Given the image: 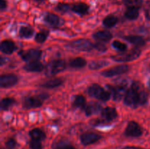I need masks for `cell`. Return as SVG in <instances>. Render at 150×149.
<instances>
[{
    "label": "cell",
    "mask_w": 150,
    "mask_h": 149,
    "mask_svg": "<svg viewBox=\"0 0 150 149\" xmlns=\"http://www.w3.org/2000/svg\"><path fill=\"white\" fill-rule=\"evenodd\" d=\"M128 65L127 64H122V65L116 66V67H112V68L109 69V70H104L100 73L101 75L104 76L106 77H111L114 76L120 75V74H123L129 71Z\"/></svg>",
    "instance_id": "8"
},
{
    "label": "cell",
    "mask_w": 150,
    "mask_h": 149,
    "mask_svg": "<svg viewBox=\"0 0 150 149\" xmlns=\"http://www.w3.org/2000/svg\"><path fill=\"white\" fill-rule=\"evenodd\" d=\"M112 46L114 47L115 49L118 50V51H122V52H125L127 48V45H126L125 44L120 42V41L119 40H114V42H112Z\"/></svg>",
    "instance_id": "32"
},
{
    "label": "cell",
    "mask_w": 150,
    "mask_h": 149,
    "mask_svg": "<svg viewBox=\"0 0 150 149\" xmlns=\"http://www.w3.org/2000/svg\"><path fill=\"white\" fill-rule=\"evenodd\" d=\"M101 110V105L97 102H91L89 105H86L84 108L85 113L86 115H91L98 113Z\"/></svg>",
    "instance_id": "20"
},
{
    "label": "cell",
    "mask_w": 150,
    "mask_h": 149,
    "mask_svg": "<svg viewBox=\"0 0 150 149\" xmlns=\"http://www.w3.org/2000/svg\"><path fill=\"white\" fill-rule=\"evenodd\" d=\"M117 23H118V18L113 15H109L105 17L103 21L104 26L107 28L114 27Z\"/></svg>",
    "instance_id": "24"
},
{
    "label": "cell",
    "mask_w": 150,
    "mask_h": 149,
    "mask_svg": "<svg viewBox=\"0 0 150 149\" xmlns=\"http://www.w3.org/2000/svg\"><path fill=\"white\" fill-rule=\"evenodd\" d=\"M144 0H125V4L126 7H134V8L140 9L143 5Z\"/></svg>",
    "instance_id": "29"
},
{
    "label": "cell",
    "mask_w": 150,
    "mask_h": 149,
    "mask_svg": "<svg viewBox=\"0 0 150 149\" xmlns=\"http://www.w3.org/2000/svg\"><path fill=\"white\" fill-rule=\"evenodd\" d=\"M23 70L30 72H38L44 70L43 64L39 61L29 62L23 67Z\"/></svg>",
    "instance_id": "16"
},
{
    "label": "cell",
    "mask_w": 150,
    "mask_h": 149,
    "mask_svg": "<svg viewBox=\"0 0 150 149\" xmlns=\"http://www.w3.org/2000/svg\"><path fill=\"white\" fill-rule=\"evenodd\" d=\"M123 149H144L140 147H136V146H125L123 148Z\"/></svg>",
    "instance_id": "40"
},
{
    "label": "cell",
    "mask_w": 150,
    "mask_h": 149,
    "mask_svg": "<svg viewBox=\"0 0 150 149\" xmlns=\"http://www.w3.org/2000/svg\"><path fill=\"white\" fill-rule=\"evenodd\" d=\"M88 93L89 96L100 99L103 102L109 100L111 98V93L105 91L103 88L98 84H92L88 89Z\"/></svg>",
    "instance_id": "2"
},
{
    "label": "cell",
    "mask_w": 150,
    "mask_h": 149,
    "mask_svg": "<svg viewBox=\"0 0 150 149\" xmlns=\"http://www.w3.org/2000/svg\"><path fill=\"white\" fill-rule=\"evenodd\" d=\"M93 37L97 40L101 41V42H108L112 39L113 35L108 31L103 30L97 32L96 33L94 34Z\"/></svg>",
    "instance_id": "18"
},
{
    "label": "cell",
    "mask_w": 150,
    "mask_h": 149,
    "mask_svg": "<svg viewBox=\"0 0 150 149\" xmlns=\"http://www.w3.org/2000/svg\"><path fill=\"white\" fill-rule=\"evenodd\" d=\"M65 67L66 63L65 61H64V60H54L47 65L46 69H45V74L48 76L54 75L57 73L61 72L62 71H63L65 69Z\"/></svg>",
    "instance_id": "4"
},
{
    "label": "cell",
    "mask_w": 150,
    "mask_h": 149,
    "mask_svg": "<svg viewBox=\"0 0 150 149\" xmlns=\"http://www.w3.org/2000/svg\"><path fill=\"white\" fill-rule=\"evenodd\" d=\"M86 65V61L83 58L78 57L70 61V66L73 68H82Z\"/></svg>",
    "instance_id": "25"
},
{
    "label": "cell",
    "mask_w": 150,
    "mask_h": 149,
    "mask_svg": "<svg viewBox=\"0 0 150 149\" xmlns=\"http://www.w3.org/2000/svg\"><path fill=\"white\" fill-rule=\"evenodd\" d=\"M20 35L23 38H30L34 34V29L29 26H21L19 31Z\"/></svg>",
    "instance_id": "26"
},
{
    "label": "cell",
    "mask_w": 150,
    "mask_h": 149,
    "mask_svg": "<svg viewBox=\"0 0 150 149\" xmlns=\"http://www.w3.org/2000/svg\"><path fill=\"white\" fill-rule=\"evenodd\" d=\"M71 10L76 13V14L80 15H85L89 13V7L86 3L79 2L72 5Z\"/></svg>",
    "instance_id": "14"
},
{
    "label": "cell",
    "mask_w": 150,
    "mask_h": 149,
    "mask_svg": "<svg viewBox=\"0 0 150 149\" xmlns=\"http://www.w3.org/2000/svg\"><path fill=\"white\" fill-rule=\"evenodd\" d=\"M143 134V129L137 122L131 121L127 124L125 131V135L129 137H139Z\"/></svg>",
    "instance_id": "6"
},
{
    "label": "cell",
    "mask_w": 150,
    "mask_h": 149,
    "mask_svg": "<svg viewBox=\"0 0 150 149\" xmlns=\"http://www.w3.org/2000/svg\"><path fill=\"white\" fill-rule=\"evenodd\" d=\"M142 51L139 48H133L127 52H122V53L117 54L111 56L112 60L117 62H128L133 61L140 56Z\"/></svg>",
    "instance_id": "3"
},
{
    "label": "cell",
    "mask_w": 150,
    "mask_h": 149,
    "mask_svg": "<svg viewBox=\"0 0 150 149\" xmlns=\"http://www.w3.org/2000/svg\"><path fill=\"white\" fill-rule=\"evenodd\" d=\"M68 46L76 51L87 52V51H90L93 49L94 44L87 39H79L70 42L68 44Z\"/></svg>",
    "instance_id": "5"
},
{
    "label": "cell",
    "mask_w": 150,
    "mask_h": 149,
    "mask_svg": "<svg viewBox=\"0 0 150 149\" xmlns=\"http://www.w3.org/2000/svg\"><path fill=\"white\" fill-rule=\"evenodd\" d=\"M16 145H17V143H16V140L13 138H10L5 143V146L7 149H15Z\"/></svg>",
    "instance_id": "35"
},
{
    "label": "cell",
    "mask_w": 150,
    "mask_h": 149,
    "mask_svg": "<svg viewBox=\"0 0 150 149\" xmlns=\"http://www.w3.org/2000/svg\"><path fill=\"white\" fill-rule=\"evenodd\" d=\"M58 11L61 12V13H67L71 10V6L69 4H66V3H59L56 7Z\"/></svg>",
    "instance_id": "33"
},
{
    "label": "cell",
    "mask_w": 150,
    "mask_h": 149,
    "mask_svg": "<svg viewBox=\"0 0 150 149\" xmlns=\"http://www.w3.org/2000/svg\"><path fill=\"white\" fill-rule=\"evenodd\" d=\"M34 1H36V2H38V3H42L44 1H45V0H34Z\"/></svg>",
    "instance_id": "41"
},
{
    "label": "cell",
    "mask_w": 150,
    "mask_h": 149,
    "mask_svg": "<svg viewBox=\"0 0 150 149\" xmlns=\"http://www.w3.org/2000/svg\"><path fill=\"white\" fill-rule=\"evenodd\" d=\"M107 88L108 89L109 91L111 92V96H112L113 99L115 101H120L122 98L123 97V95L125 93H126V86L125 84L119 85V86H107Z\"/></svg>",
    "instance_id": "12"
},
{
    "label": "cell",
    "mask_w": 150,
    "mask_h": 149,
    "mask_svg": "<svg viewBox=\"0 0 150 149\" xmlns=\"http://www.w3.org/2000/svg\"><path fill=\"white\" fill-rule=\"evenodd\" d=\"M63 83V80L61 78H54L45 82L43 84L41 85L42 87L47 88V89H54L61 86Z\"/></svg>",
    "instance_id": "23"
},
{
    "label": "cell",
    "mask_w": 150,
    "mask_h": 149,
    "mask_svg": "<svg viewBox=\"0 0 150 149\" xmlns=\"http://www.w3.org/2000/svg\"><path fill=\"white\" fill-rule=\"evenodd\" d=\"M54 149H76V148L74 147V146L72 145L71 144H69V143H60L56 146V148Z\"/></svg>",
    "instance_id": "36"
},
{
    "label": "cell",
    "mask_w": 150,
    "mask_h": 149,
    "mask_svg": "<svg viewBox=\"0 0 150 149\" xmlns=\"http://www.w3.org/2000/svg\"><path fill=\"white\" fill-rule=\"evenodd\" d=\"M44 20L52 26H59L62 24V19L57 15L47 13L44 16Z\"/></svg>",
    "instance_id": "15"
},
{
    "label": "cell",
    "mask_w": 150,
    "mask_h": 149,
    "mask_svg": "<svg viewBox=\"0 0 150 149\" xmlns=\"http://www.w3.org/2000/svg\"><path fill=\"white\" fill-rule=\"evenodd\" d=\"M73 105L78 108H84L86 106V99L81 95H77L74 98Z\"/></svg>",
    "instance_id": "30"
},
{
    "label": "cell",
    "mask_w": 150,
    "mask_h": 149,
    "mask_svg": "<svg viewBox=\"0 0 150 149\" xmlns=\"http://www.w3.org/2000/svg\"><path fill=\"white\" fill-rule=\"evenodd\" d=\"M149 86H150V83H149Z\"/></svg>",
    "instance_id": "42"
},
{
    "label": "cell",
    "mask_w": 150,
    "mask_h": 149,
    "mask_svg": "<svg viewBox=\"0 0 150 149\" xmlns=\"http://www.w3.org/2000/svg\"><path fill=\"white\" fill-rule=\"evenodd\" d=\"M18 81V77L13 74H2L0 77V86L3 89L13 87Z\"/></svg>",
    "instance_id": "11"
},
{
    "label": "cell",
    "mask_w": 150,
    "mask_h": 149,
    "mask_svg": "<svg viewBox=\"0 0 150 149\" xmlns=\"http://www.w3.org/2000/svg\"><path fill=\"white\" fill-rule=\"evenodd\" d=\"M109 63L106 61L100 60V61H92L89 63V67L90 70H99V69L105 67V66H108Z\"/></svg>",
    "instance_id": "28"
},
{
    "label": "cell",
    "mask_w": 150,
    "mask_h": 149,
    "mask_svg": "<svg viewBox=\"0 0 150 149\" xmlns=\"http://www.w3.org/2000/svg\"><path fill=\"white\" fill-rule=\"evenodd\" d=\"M7 7V2L6 0H0V10L4 11Z\"/></svg>",
    "instance_id": "39"
},
{
    "label": "cell",
    "mask_w": 150,
    "mask_h": 149,
    "mask_svg": "<svg viewBox=\"0 0 150 149\" xmlns=\"http://www.w3.org/2000/svg\"><path fill=\"white\" fill-rule=\"evenodd\" d=\"M22 59L26 62H32V61H39L42 56V51L38 49H30L28 51L19 53Z\"/></svg>",
    "instance_id": "7"
},
{
    "label": "cell",
    "mask_w": 150,
    "mask_h": 149,
    "mask_svg": "<svg viewBox=\"0 0 150 149\" xmlns=\"http://www.w3.org/2000/svg\"><path fill=\"white\" fill-rule=\"evenodd\" d=\"M45 98L42 95H40L39 96H28L23 101V107L26 109L40 108L42 105V99Z\"/></svg>",
    "instance_id": "10"
},
{
    "label": "cell",
    "mask_w": 150,
    "mask_h": 149,
    "mask_svg": "<svg viewBox=\"0 0 150 149\" xmlns=\"http://www.w3.org/2000/svg\"><path fill=\"white\" fill-rule=\"evenodd\" d=\"M29 134L32 139L39 140V141H42V140H45V137H46L45 132H44L42 130L38 128H35L31 130L29 132Z\"/></svg>",
    "instance_id": "21"
},
{
    "label": "cell",
    "mask_w": 150,
    "mask_h": 149,
    "mask_svg": "<svg viewBox=\"0 0 150 149\" xmlns=\"http://www.w3.org/2000/svg\"><path fill=\"white\" fill-rule=\"evenodd\" d=\"M15 103H16V101L13 98H4L1 101V109L2 110H8Z\"/></svg>",
    "instance_id": "27"
},
{
    "label": "cell",
    "mask_w": 150,
    "mask_h": 149,
    "mask_svg": "<svg viewBox=\"0 0 150 149\" xmlns=\"http://www.w3.org/2000/svg\"><path fill=\"white\" fill-rule=\"evenodd\" d=\"M0 49L3 53L12 54L16 50V45L12 40L5 39L2 41L0 45Z\"/></svg>",
    "instance_id": "17"
},
{
    "label": "cell",
    "mask_w": 150,
    "mask_h": 149,
    "mask_svg": "<svg viewBox=\"0 0 150 149\" xmlns=\"http://www.w3.org/2000/svg\"><path fill=\"white\" fill-rule=\"evenodd\" d=\"M144 13L146 19L150 20V0L146 1L144 4Z\"/></svg>",
    "instance_id": "37"
},
{
    "label": "cell",
    "mask_w": 150,
    "mask_h": 149,
    "mask_svg": "<svg viewBox=\"0 0 150 149\" xmlns=\"http://www.w3.org/2000/svg\"><path fill=\"white\" fill-rule=\"evenodd\" d=\"M42 141H39V140H32L29 141V145L30 149H42L43 148V146H42Z\"/></svg>",
    "instance_id": "34"
},
{
    "label": "cell",
    "mask_w": 150,
    "mask_h": 149,
    "mask_svg": "<svg viewBox=\"0 0 150 149\" xmlns=\"http://www.w3.org/2000/svg\"><path fill=\"white\" fill-rule=\"evenodd\" d=\"M101 115H102V117L105 121H111L117 118L118 114H117L115 108H111V107H107V108L102 110Z\"/></svg>",
    "instance_id": "13"
},
{
    "label": "cell",
    "mask_w": 150,
    "mask_h": 149,
    "mask_svg": "<svg viewBox=\"0 0 150 149\" xmlns=\"http://www.w3.org/2000/svg\"><path fill=\"white\" fill-rule=\"evenodd\" d=\"M102 138V136L98 133L85 132L80 136V140L82 145L86 146L96 143Z\"/></svg>",
    "instance_id": "9"
},
{
    "label": "cell",
    "mask_w": 150,
    "mask_h": 149,
    "mask_svg": "<svg viewBox=\"0 0 150 149\" xmlns=\"http://www.w3.org/2000/svg\"><path fill=\"white\" fill-rule=\"evenodd\" d=\"M94 48L98 50V51H101V52H105L107 50V47L104 44L99 43V42L94 44Z\"/></svg>",
    "instance_id": "38"
},
{
    "label": "cell",
    "mask_w": 150,
    "mask_h": 149,
    "mask_svg": "<svg viewBox=\"0 0 150 149\" xmlns=\"http://www.w3.org/2000/svg\"><path fill=\"white\" fill-rule=\"evenodd\" d=\"M139 15V9L134 7H128L125 13V17L130 20H136Z\"/></svg>",
    "instance_id": "22"
},
{
    "label": "cell",
    "mask_w": 150,
    "mask_h": 149,
    "mask_svg": "<svg viewBox=\"0 0 150 149\" xmlns=\"http://www.w3.org/2000/svg\"><path fill=\"white\" fill-rule=\"evenodd\" d=\"M48 33L49 32L48 31H41V32L37 33V34L35 35V39L37 42L38 43H42V42H45L46 40V39L48 37Z\"/></svg>",
    "instance_id": "31"
},
{
    "label": "cell",
    "mask_w": 150,
    "mask_h": 149,
    "mask_svg": "<svg viewBox=\"0 0 150 149\" xmlns=\"http://www.w3.org/2000/svg\"><path fill=\"white\" fill-rule=\"evenodd\" d=\"M146 101L147 93L142 83L138 81L134 82L131 88L129 89L125 94V104L132 108H136L139 105H144Z\"/></svg>",
    "instance_id": "1"
},
{
    "label": "cell",
    "mask_w": 150,
    "mask_h": 149,
    "mask_svg": "<svg viewBox=\"0 0 150 149\" xmlns=\"http://www.w3.org/2000/svg\"><path fill=\"white\" fill-rule=\"evenodd\" d=\"M124 39L137 47H142L146 43L144 39L142 37L137 36V35H129V36L124 37Z\"/></svg>",
    "instance_id": "19"
}]
</instances>
